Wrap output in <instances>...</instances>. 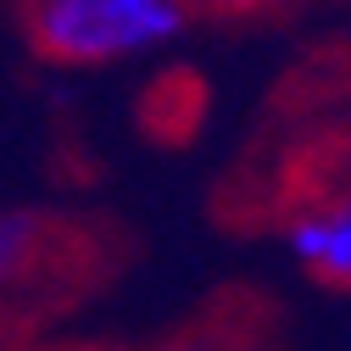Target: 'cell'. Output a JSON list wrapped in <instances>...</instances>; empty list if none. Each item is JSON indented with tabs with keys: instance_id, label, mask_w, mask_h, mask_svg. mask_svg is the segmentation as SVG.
<instances>
[{
	"instance_id": "6da1fadb",
	"label": "cell",
	"mask_w": 351,
	"mask_h": 351,
	"mask_svg": "<svg viewBox=\"0 0 351 351\" xmlns=\"http://www.w3.org/2000/svg\"><path fill=\"white\" fill-rule=\"evenodd\" d=\"M34 51L56 67H117L179 45L195 23L190 0H23Z\"/></svg>"
},
{
	"instance_id": "7a4b0ae2",
	"label": "cell",
	"mask_w": 351,
	"mask_h": 351,
	"mask_svg": "<svg viewBox=\"0 0 351 351\" xmlns=\"http://www.w3.org/2000/svg\"><path fill=\"white\" fill-rule=\"evenodd\" d=\"M279 240L313 285L351 290V179H329L324 190H301L285 206Z\"/></svg>"
},
{
	"instance_id": "3957f363",
	"label": "cell",
	"mask_w": 351,
	"mask_h": 351,
	"mask_svg": "<svg viewBox=\"0 0 351 351\" xmlns=\"http://www.w3.org/2000/svg\"><path fill=\"white\" fill-rule=\"evenodd\" d=\"M56 229L34 206H0V295H17L51 256Z\"/></svg>"
},
{
	"instance_id": "277c9868",
	"label": "cell",
	"mask_w": 351,
	"mask_h": 351,
	"mask_svg": "<svg viewBox=\"0 0 351 351\" xmlns=\"http://www.w3.org/2000/svg\"><path fill=\"white\" fill-rule=\"evenodd\" d=\"M190 6L206 12V17H268V12L306 6V0H190Z\"/></svg>"
},
{
	"instance_id": "5b68a950",
	"label": "cell",
	"mask_w": 351,
	"mask_h": 351,
	"mask_svg": "<svg viewBox=\"0 0 351 351\" xmlns=\"http://www.w3.org/2000/svg\"><path fill=\"white\" fill-rule=\"evenodd\" d=\"M156 351H256L245 340H229V335H184V340H167Z\"/></svg>"
}]
</instances>
